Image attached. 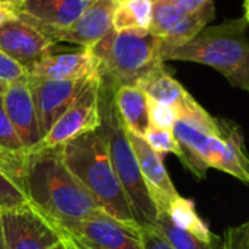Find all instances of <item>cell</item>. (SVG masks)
I'll list each match as a JSON object with an SVG mask.
<instances>
[{"mask_svg": "<svg viewBox=\"0 0 249 249\" xmlns=\"http://www.w3.org/2000/svg\"><path fill=\"white\" fill-rule=\"evenodd\" d=\"M22 191L34 207L58 225L85 219L101 209L66 166L61 146L29 153Z\"/></svg>", "mask_w": 249, "mask_h": 249, "instance_id": "cell-1", "label": "cell"}, {"mask_svg": "<svg viewBox=\"0 0 249 249\" xmlns=\"http://www.w3.org/2000/svg\"><path fill=\"white\" fill-rule=\"evenodd\" d=\"M248 23V12L245 10L242 18L229 19L214 26H204L185 42L166 44L160 41L162 60L210 66L223 74L232 86L249 90Z\"/></svg>", "mask_w": 249, "mask_h": 249, "instance_id": "cell-2", "label": "cell"}, {"mask_svg": "<svg viewBox=\"0 0 249 249\" xmlns=\"http://www.w3.org/2000/svg\"><path fill=\"white\" fill-rule=\"evenodd\" d=\"M89 48L96 58L101 88L112 93L121 86H137L165 63L160 38L149 29H111Z\"/></svg>", "mask_w": 249, "mask_h": 249, "instance_id": "cell-3", "label": "cell"}, {"mask_svg": "<svg viewBox=\"0 0 249 249\" xmlns=\"http://www.w3.org/2000/svg\"><path fill=\"white\" fill-rule=\"evenodd\" d=\"M61 156L70 172L104 212L128 225H137L124 190L111 165L107 144L99 128L64 143L61 146Z\"/></svg>", "mask_w": 249, "mask_h": 249, "instance_id": "cell-4", "label": "cell"}, {"mask_svg": "<svg viewBox=\"0 0 249 249\" xmlns=\"http://www.w3.org/2000/svg\"><path fill=\"white\" fill-rule=\"evenodd\" d=\"M101 125L114 172L128 200L133 217L140 228H152L158 210L149 196L133 146L128 140L127 128L114 104L112 92L101 88Z\"/></svg>", "mask_w": 249, "mask_h": 249, "instance_id": "cell-5", "label": "cell"}, {"mask_svg": "<svg viewBox=\"0 0 249 249\" xmlns=\"http://www.w3.org/2000/svg\"><path fill=\"white\" fill-rule=\"evenodd\" d=\"M172 133L181 152L178 159L198 179H204L210 169V153L220 134L219 118L210 115L191 96L179 111Z\"/></svg>", "mask_w": 249, "mask_h": 249, "instance_id": "cell-6", "label": "cell"}, {"mask_svg": "<svg viewBox=\"0 0 249 249\" xmlns=\"http://www.w3.org/2000/svg\"><path fill=\"white\" fill-rule=\"evenodd\" d=\"M55 225L77 249H143L140 226L121 222L102 209L85 219Z\"/></svg>", "mask_w": 249, "mask_h": 249, "instance_id": "cell-7", "label": "cell"}, {"mask_svg": "<svg viewBox=\"0 0 249 249\" xmlns=\"http://www.w3.org/2000/svg\"><path fill=\"white\" fill-rule=\"evenodd\" d=\"M0 231L7 249H51L61 239L57 225L31 203L0 209Z\"/></svg>", "mask_w": 249, "mask_h": 249, "instance_id": "cell-8", "label": "cell"}, {"mask_svg": "<svg viewBox=\"0 0 249 249\" xmlns=\"http://www.w3.org/2000/svg\"><path fill=\"white\" fill-rule=\"evenodd\" d=\"M101 82L98 73L92 74L79 96L54 123L39 142L38 149L60 147L64 143L85 133L93 131L101 125ZM31 153V152H29Z\"/></svg>", "mask_w": 249, "mask_h": 249, "instance_id": "cell-9", "label": "cell"}, {"mask_svg": "<svg viewBox=\"0 0 249 249\" xmlns=\"http://www.w3.org/2000/svg\"><path fill=\"white\" fill-rule=\"evenodd\" d=\"M216 16V7L210 0L201 9L187 12L166 0H153L152 22L149 31L166 44H181L197 35Z\"/></svg>", "mask_w": 249, "mask_h": 249, "instance_id": "cell-10", "label": "cell"}, {"mask_svg": "<svg viewBox=\"0 0 249 249\" xmlns=\"http://www.w3.org/2000/svg\"><path fill=\"white\" fill-rule=\"evenodd\" d=\"M89 79L90 76L79 80H53L28 74V86L32 95L38 127L42 137L79 96Z\"/></svg>", "mask_w": 249, "mask_h": 249, "instance_id": "cell-11", "label": "cell"}, {"mask_svg": "<svg viewBox=\"0 0 249 249\" xmlns=\"http://www.w3.org/2000/svg\"><path fill=\"white\" fill-rule=\"evenodd\" d=\"M54 48H57V42L19 13L0 25V50L26 71Z\"/></svg>", "mask_w": 249, "mask_h": 249, "instance_id": "cell-12", "label": "cell"}, {"mask_svg": "<svg viewBox=\"0 0 249 249\" xmlns=\"http://www.w3.org/2000/svg\"><path fill=\"white\" fill-rule=\"evenodd\" d=\"M128 140L136 153L140 174L149 191V196L159 212H166L171 203L179 196L171 177L163 165L162 155L153 150L143 136L134 134L127 130Z\"/></svg>", "mask_w": 249, "mask_h": 249, "instance_id": "cell-13", "label": "cell"}, {"mask_svg": "<svg viewBox=\"0 0 249 249\" xmlns=\"http://www.w3.org/2000/svg\"><path fill=\"white\" fill-rule=\"evenodd\" d=\"M115 6L117 0H96L71 25L54 31L50 38L57 44L69 42L80 48H89L114 29L112 18Z\"/></svg>", "mask_w": 249, "mask_h": 249, "instance_id": "cell-14", "label": "cell"}, {"mask_svg": "<svg viewBox=\"0 0 249 249\" xmlns=\"http://www.w3.org/2000/svg\"><path fill=\"white\" fill-rule=\"evenodd\" d=\"M3 107L13 128L20 137L28 152H34L42 140L35 105L28 86V76L6 85L1 93Z\"/></svg>", "mask_w": 249, "mask_h": 249, "instance_id": "cell-15", "label": "cell"}, {"mask_svg": "<svg viewBox=\"0 0 249 249\" xmlns=\"http://www.w3.org/2000/svg\"><path fill=\"white\" fill-rule=\"evenodd\" d=\"M96 0H22L18 13L50 38L54 31L71 25Z\"/></svg>", "mask_w": 249, "mask_h": 249, "instance_id": "cell-16", "label": "cell"}, {"mask_svg": "<svg viewBox=\"0 0 249 249\" xmlns=\"http://www.w3.org/2000/svg\"><path fill=\"white\" fill-rule=\"evenodd\" d=\"M96 73V58L90 48L57 53V48L45 54L29 70L28 74L53 80H79Z\"/></svg>", "mask_w": 249, "mask_h": 249, "instance_id": "cell-17", "label": "cell"}, {"mask_svg": "<svg viewBox=\"0 0 249 249\" xmlns=\"http://www.w3.org/2000/svg\"><path fill=\"white\" fill-rule=\"evenodd\" d=\"M220 147L212 162L210 169H217L238 178L241 182H249V162L245 150L242 130L231 120L219 118Z\"/></svg>", "mask_w": 249, "mask_h": 249, "instance_id": "cell-18", "label": "cell"}, {"mask_svg": "<svg viewBox=\"0 0 249 249\" xmlns=\"http://www.w3.org/2000/svg\"><path fill=\"white\" fill-rule=\"evenodd\" d=\"M28 156L29 152L7 118L3 107V98L0 95V171L20 190Z\"/></svg>", "mask_w": 249, "mask_h": 249, "instance_id": "cell-19", "label": "cell"}, {"mask_svg": "<svg viewBox=\"0 0 249 249\" xmlns=\"http://www.w3.org/2000/svg\"><path fill=\"white\" fill-rule=\"evenodd\" d=\"M112 98L125 128L144 136L150 125L147 95L139 86H121L112 93Z\"/></svg>", "mask_w": 249, "mask_h": 249, "instance_id": "cell-20", "label": "cell"}, {"mask_svg": "<svg viewBox=\"0 0 249 249\" xmlns=\"http://www.w3.org/2000/svg\"><path fill=\"white\" fill-rule=\"evenodd\" d=\"M137 86L147 95L150 101L171 105L178 111V114L191 98L185 88L168 71L165 63L152 71L146 79H143Z\"/></svg>", "mask_w": 249, "mask_h": 249, "instance_id": "cell-21", "label": "cell"}, {"mask_svg": "<svg viewBox=\"0 0 249 249\" xmlns=\"http://www.w3.org/2000/svg\"><path fill=\"white\" fill-rule=\"evenodd\" d=\"M166 213L169 214L174 225H177L182 231L190 232L200 241L207 242V244H213L217 241V238L212 233V231L209 229L206 222L198 216L193 200L178 196L171 203Z\"/></svg>", "mask_w": 249, "mask_h": 249, "instance_id": "cell-22", "label": "cell"}, {"mask_svg": "<svg viewBox=\"0 0 249 249\" xmlns=\"http://www.w3.org/2000/svg\"><path fill=\"white\" fill-rule=\"evenodd\" d=\"M153 0H117L112 26L115 31L149 29Z\"/></svg>", "mask_w": 249, "mask_h": 249, "instance_id": "cell-23", "label": "cell"}, {"mask_svg": "<svg viewBox=\"0 0 249 249\" xmlns=\"http://www.w3.org/2000/svg\"><path fill=\"white\" fill-rule=\"evenodd\" d=\"M174 249H220L219 241L207 244L196 238L187 231H182L171 220L166 212H159L152 226Z\"/></svg>", "mask_w": 249, "mask_h": 249, "instance_id": "cell-24", "label": "cell"}, {"mask_svg": "<svg viewBox=\"0 0 249 249\" xmlns=\"http://www.w3.org/2000/svg\"><path fill=\"white\" fill-rule=\"evenodd\" d=\"M143 137L149 143V146L153 150H156L159 155L174 153L179 158L181 152H179V146L175 140V136L172 133V128H159L155 125H149V128Z\"/></svg>", "mask_w": 249, "mask_h": 249, "instance_id": "cell-25", "label": "cell"}, {"mask_svg": "<svg viewBox=\"0 0 249 249\" xmlns=\"http://www.w3.org/2000/svg\"><path fill=\"white\" fill-rule=\"evenodd\" d=\"M23 191L0 171V209H13L28 204Z\"/></svg>", "mask_w": 249, "mask_h": 249, "instance_id": "cell-26", "label": "cell"}, {"mask_svg": "<svg viewBox=\"0 0 249 249\" xmlns=\"http://www.w3.org/2000/svg\"><path fill=\"white\" fill-rule=\"evenodd\" d=\"M149 118L150 125L159 128H172L175 120L178 118V111L171 105L153 102L149 99Z\"/></svg>", "mask_w": 249, "mask_h": 249, "instance_id": "cell-27", "label": "cell"}, {"mask_svg": "<svg viewBox=\"0 0 249 249\" xmlns=\"http://www.w3.org/2000/svg\"><path fill=\"white\" fill-rule=\"evenodd\" d=\"M220 249H249V223L228 228Z\"/></svg>", "mask_w": 249, "mask_h": 249, "instance_id": "cell-28", "label": "cell"}, {"mask_svg": "<svg viewBox=\"0 0 249 249\" xmlns=\"http://www.w3.org/2000/svg\"><path fill=\"white\" fill-rule=\"evenodd\" d=\"M25 76H28V71L0 50V82L7 85Z\"/></svg>", "mask_w": 249, "mask_h": 249, "instance_id": "cell-29", "label": "cell"}, {"mask_svg": "<svg viewBox=\"0 0 249 249\" xmlns=\"http://www.w3.org/2000/svg\"><path fill=\"white\" fill-rule=\"evenodd\" d=\"M143 249H174L153 228H140Z\"/></svg>", "mask_w": 249, "mask_h": 249, "instance_id": "cell-30", "label": "cell"}, {"mask_svg": "<svg viewBox=\"0 0 249 249\" xmlns=\"http://www.w3.org/2000/svg\"><path fill=\"white\" fill-rule=\"evenodd\" d=\"M166 1L179 7V9H184L187 12H194V10L201 9L210 0H166Z\"/></svg>", "mask_w": 249, "mask_h": 249, "instance_id": "cell-31", "label": "cell"}, {"mask_svg": "<svg viewBox=\"0 0 249 249\" xmlns=\"http://www.w3.org/2000/svg\"><path fill=\"white\" fill-rule=\"evenodd\" d=\"M18 16V9L13 4H0V25Z\"/></svg>", "mask_w": 249, "mask_h": 249, "instance_id": "cell-32", "label": "cell"}, {"mask_svg": "<svg viewBox=\"0 0 249 249\" xmlns=\"http://www.w3.org/2000/svg\"><path fill=\"white\" fill-rule=\"evenodd\" d=\"M58 231H60V229H58ZM60 235H61V239H60V241H58L51 249H77L70 241H69V239H67V238H66V236H64V235H63V233H61V232H60Z\"/></svg>", "mask_w": 249, "mask_h": 249, "instance_id": "cell-33", "label": "cell"}, {"mask_svg": "<svg viewBox=\"0 0 249 249\" xmlns=\"http://www.w3.org/2000/svg\"><path fill=\"white\" fill-rule=\"evenodd\" d=\"M0 4H13V6H16V7H18L19 0H0Z\"/></svg>", "mask_w": 249, "mask_h": 249, "instance_id": "cell-34", "label": "cell"}, {"mask_svg": "<svg viewBox=\"0 0 249 249\" xmlns=\"http://www.w3.org/2000/svg\"><path fill=\"white\" fill-rule=\"evenodd\" d=\"M0 249H7L6 244H4V239H3V235H1V231H0Z\"/></svg>", "mask_w": 249, "mask_h": 249, "instance_id": "cell-35", "label": "cell"}, {"mask_svg": "<svg viewBox=\"0 0 249 249\" xmlns=\"http://www.w3.org/2000/svg\"><path fill=\"white\" fill-rule=\"evenodd\" d=\"M4 89H6V83H1V82H0V95L4 92Z\"/></svg>", "mask_w": 249, "mask_h": 249, "instance_id": "cell-36", "label": "cell"}, {"mask_svg": "<svg viewBox=\"0 0 249 249\" xmlns=\"http://www.w3.org/2000/svg\"><path fill=\"white\" fill-rule=\"evenodd\" d=\"M19 1H22V0H19Z\"/></svg>", "mask_w": 249, "mask_h": 249, "instance_id": "cell-37", "label": "cell"}]
</instances>
